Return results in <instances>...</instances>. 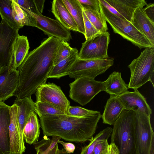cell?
I'll list each match as a JSON object with an SVG mask.
<instances>
[{
	"label": "cell",
	"instance_id": "cell-1",
	"mask_svg": "<svg viewBox=\"0 0 154 154\" xmlns=\"http://www.w3.org/2000/svg\"><path fill=\"white\" fill-rule=\"evenodd\" d=\"M60 40L55 37H49L44 39L38 47L29 52L17 69L19 83L14 94L16 99L31 97L38 87L46 83L54 66Z\"/></svg>",
	"mask_w": 154,
	"mask_h": 154
},
{
	"label": "cell",
	"instance_id": "cell-2",
	"mask_svg": "<svg viewBox=\"0 0 154 154\" xmlns=\"http://www.w3.org/2000/svg\"><path fill=\"white\" fill-rule=\"evenodd\" d=\"M101 117L93 111L82 117L63 115L39 117L44 136H57L66 141L76 143L90 141Z\"/></svg>",
	"mask_w": 154,
	"mask_h": 154
},
{
	"label": "cell",
	"instance_id": "cell-3",
	"mask_svg": "<svg viewBox=\"0 0 154 154\" xmlns=\"http://www.w3.org/2000/svg\"><path fill=\"white\" fill-rule=\"evenodd\" d=\"M135 112L124 109L113 124L111 142L118 148L119 154H137L134 133Z\"/></svg>",
	"mask_w": 154,
	"mask_h": 154
},
{
	"label": "cell",
	"instance_id": "cell-4",
	"mask_svg": "<svg viewBox=\"0 0 154 154\" xmlns=\"http://www.w3.org/2000/svg\"><path fill=\"white\" fill-rule=\"evenodd\" d=\"M131 76L128 88L134 90L150 81L154 87V48H146L128 66Z\"/></svg>",
	"mask_w": 154,
	"mask_h": 154
},
{
	"label": "cell",
	"instance_id": "cell-5",
	"mask_svg": "<svg viewBox=\"0 0 154 154\" xmlns=\"http://www.w3.org/2000/svg\"><path fill=\"white\" fill-rule=\"evenodd\" d=\"M100 12L115 33L131 42L140 49L154 48L147 38L131 22L111 13L100 3Z\"/></svg>",
	"mask_w": 154,
	"mask_h": 154
},
{
	"label": "cell",
	"instance_id": "cell-6",
	"mask_svg": "<svg viewBox=\"0 0 154 154\" xmlns=\"http://www.w3.org/2000/svg\"><path fill=\"white\" fill-rule=\"evenodd\" d=\"M150 116L135 112L134 133L137 154H154V133Z\"/></svg>",
	"mask_w": 154,
	"mask_h": 154
},
{
	"label": "cell",
	"instance_id": "cell-7",
	"mask_svg": "<svg viewBox=\"0 0 154 154\" xmlns=\"http://www.w3.org/2000/svg\"><path fill=\"white\" fill-rule=\"evenodd\" d=\"M69 86L70 98L83 106L89 102L98 93L105 90L104 82L87 77L75 79Z\"/></svg>",
	"mask_w": 154,
	"mask_h": 154
},
{
	"label": "cell",
	"instance_id": "cell-8",
	"mask_svg": "<svg viewBox=\"0 0 154 154\" xmlns=\"http://www.w3.org/2000/svg\"><path fill=\"white\" fill-rule=\"evenodd\" d=\"M114 59L111 57L96 60H76L70 68L68 75L76 79L82 77L94 79L104 73L114 64Z\"/></svg>",
	"mask_w": 154,
	"mask_h": 154
},
{
	"label": "cell",
	"instance_id": "cell-9",
	"mask_svg": "<svg viewBox=\"0 0 154 154\" xmlns=\"http://www.w3.org/2000/svg\"><path fill=\"white\" fill-rule=\"evenodd\" d=\"M110 41V34L107 31L100 33L85 40L82 44L77 58L89 60L109 57L108 49Z\"/></svg>",
	"mask_w": 154,
	"mask_h": 154
},
{
	"label": "cell",
	"instance_id": "cell-10",
	"mask_svg": "<svg viewBox=\"0 0 154 154\" xmlns=\"http://www.w3.org/2000/svg\"><path fill=\"white\" fill-rule=\"evenodd\" d=\"M36 102L45 103L66 114L70 103L60 88L53 83H45L35 92Z\"/></svg>",
	"mask_w": 154,
	"mask_h": 154
},
{
	"label": "cell",
	"instance_id": "cell-11",
	"mask_svg": "<svg viewBox=\"0 0 154 154\" xmlns=\"http://www.w3.org/2000/svg\"><path fill=\"white\" fill-rule=\"evenodd\" d=\"M19 29L2 19L0 23V68L9 66L11 63L14 45L19 35Z\"/></svg>",
	"mask_w": 154,
	"mask_h": 154
},
{
	"label": "cell",
	"instance_id": "cell-12",
	"mask_svg": "<svg viewBox=\"0 0 154 154\" xmlns=\"http://www.w3.org/2000/svg\"><path fill=\"white\" fill-rule=\"evenodd\" d=\"M36 22V27L43 31L48 37H52L66 42L72 38L70 30L63 26L58 20L31 12Z\"/></svg>",
	"mask_w": 154,
	"mask_h": 154
},
{
	"label": "cell",
	"instance_id": "cell-13",
	"mask_svg": "<svg viewBox=\"0 0 154 154\" xmlns=\"http://www.w3.org/2000/svg\"><path fill=\"white\" fill-rule=\"evenodd\" d=\"M14 103L17 107V119L20 137V153L23 154L26 147L23 131L30 114L35 112V103L31 97L16 99Z\"/></svg>",
	"mask_w": 154,
	"mask_h": 154
},
{
	"label": "cell",
	"instance_id": "cell-14",
	"mask_svg": "<svg viewBox=\"0 0 154 154\" xmlns=\"http://www.w3.org/2000/svg\"><path fill=\"white\" fill-rule=\"evenodd\" d=\"M19 83V75L17 69L8 66L0 68V101L4 102L14 96Z\"/></svg>",
	"mask_w": 154,
	"mask_h": 154
},
{
	"label": "cell",
	"instance_id": "cell-15",
	"mask_svg": "<svg viewBox=\"0 0 154 154\" xmlns=\"http://www.w3.org/2000/svg\"><path fill=\"white\" fill-rule=\"evenodd\" d=\"M122 104L124 109L139 112L150 116L152 111L145 98L138 90L128 91L116 97Z\"/></svg>",
	"mask_w": 154,
	"mask_h": 154
},
{
	"label": "cell",
	"instance_id": "cell-16",
	"mask_svg": "<svg viewBox=\"0 0 154 154\" xmlns=\"http://www.w3.org/2000/svg\"><path fill=\"white\" fill-rule=\"evenodd\" d=\"M10 108V106L0 101V154H11L9 131Z\"/></svg>",
	"mask_w": 154,
	"mask_h": 154
},
{
	"label": "cell",
	"instance_id": "cell-17",
	"mask_svg": "<svg viewBox=\"0 0 154 154\" xmlns=\"http://www.w3.org/2000/svg\"><path fill=\"white\" fill-rule=\"evenodd\" d=\"M143 7H139L135 10L131 22L154 47V23L146 15Z\"/></svg>",
	"mask_w": 154,
	"mask_h": 154
},
{
	"label": "cell",
	"instance_id": "cell-18",
	"mask_svg": "<svg viewBox=\"0 0 154 154\" xmlns=\"http://www.w3.org/2000/svg\"><path fill=\"white\" fill-rule=\"evenodd\" d=\"M126 20L131 22L135 10L147 4L144 0H105Z\"/></svg>",
	"mask_w": 154,
	"mask_h": 154
},
{
	"label": "cell",
	"instance_id": "cell-19",
	"mask_svg": "<svg viewBox=\"0 0 154 154\" xmlns=\"http://www.w3.org/2000/svg\"><path fill=\"white\" fill-rule=\"evenodd\" d=\"M51 12L56 20L68 29L79 32L77 26L62 0H54Z\"/></svg>",
	"mask_w": 154,
	"mask_h": 154
},
{
	"label": "cell",
	"instance_id": "cell-20",
	"mask_svg": "<svg viewBox=\"0 0 154 154\" xmlns=\"http://www.w3.org/2000/svg\"><path fill=\"white\" fill-rule=\"evenodd\" d=\"M124 107L116 97L110 96L104 107L101 118L103 123L113 125L119 118Z\"/></svg>",
	"mask_w": 154,
	"mask_h": 154
},
{
	"label": "cell",
	"instance_id": "cell-21",
	"mask_svg": "<svg viewBox=\"0 0 154 154\" xmlns=\"http://www.w3.org/2000/svg\"><path fill=\"white\" fill-rule=\"evenodd\" d=\"M105 90L110 96L117 97L128 91V85L124 81L119 72H113L104 82Z\"/></svg>",
	"mask_w": 154,
	"mask_h": 154
},
{
	"label": "cell",
	"instance_id": "cell-22",
	"mask_svg": "<svg viewBox=\"0 0 154 154\" xmlns=\"http://www.w3.org/2000/svg\"><path fill=\"white\" fill-rule=\"evenodd\" d=\"M30 48L26 36L19 35L15 41L12 56V69H17L27 56Z\"/></svg>",
	"mask_w": 154,
	"mask_h": 154
},
{
	"label": "cell",
	"instance_id": "cell-23",
	"mask_svg": "<svg viewBox=\"0 0 154 154\" xmlns=\"http://www.w3.org/2000/svg\"><path fill=\"white\" fill-rule=\"evenodd\" d=\"M11 122L9 126L10 147L11 154H20V137L17 119V107L14 103L10 106Z\"/></svg>",
	"mask_w": 154,
	"mask_h": 154
},
{
	"label": "cell",
	"instance_id": "cell-24",
	"mask_svg": "<svg viewBox=\"0 0 154 154\" xmlns=\"http://www.w3.org/2000/svg\"><path fill=\"white\" fill-rule=\"evenodd\" d=\"M40 127L36 113L32 112L23 131L24 139L26 143L31 145L38 142L40 134Z\"/></svg>",
	"mask_w": 154,
	"mask_h": 154
},
{
	"label": "cell",
	"instance_id": "cell-25",
	"mask_svg": "<svg viewBox=\"0 0 154 154\" xmlns=\"http://www.w3.org/2000/svg\"><path fill=\"white\" fill-rule=\"evenodd\" d=\"M78 51L75 48L67 58L54 66L48 76V78L59 79L68 75L69 69L78 58Z\"/></svg>",
	"mask_w": 154,
	"mask_h": 154
},
{
	"label": "cell",
	"instance_id": "cell-26",
	"mask_svg": "<svg viewBox=\"0 0 154 154\" xmlns=\"http://www.w3.org/2000/svg\"><path fill=\"white\" fill-rule=\"evenodd\" d=\"M78 27L79 32L85 34L84 21L82 6L78 0H62Z\"/></svg>",
	"mask_w": 154,
	"mask_h": 154
},
{
	"label": "cell",
	"instance_id": "cell-27",
	"mask_svg": "<svg viewBox=\"0 0 154 154\" xmlns=\"http://www.w3.org/2000/svg\"><path fill=\"white\" fill-rule=\"evenodd\" d=\"M82 8L89 20L99 32L103 33L107 32L108 28L106 21L100 12Z\"/></svg>",
	"mask_w": 154,
	"mask_h": 154
},
{
	"label": "cell",
	"instance_id": "cell-28",
	"mask_svg": "<svg viewBox=\"0 0 154 154\" xmlns=\"http://www.w3.org/2000/svg\"><path fill=\"white\" fill-rule=\"evenodd\" d=\"M24 11L38 15L42 14L45 0H14Z\"/></svg>",
	"mask_w": 154,
	"mask_h": 154
},
{
	"label": "cell",
	"instance_id": "cell-29",
	"mask_svg": "<svg viewBox=\"0 0 154 154\" xmlns=\"http://www.w3.org/2000/svg\"><path fill=\"white\" fill-rule=\"evenodd\" d=\"M112 130L111 127H107L100 131L93 138L88 145L82 148L80 154H94V149L97 143L102 140H108L111 136Z\"/></svg>",
	"mask_w": 154,
	"mask_h": 154
},
{
	"label": "cell",
	"instance_id": "cell-30",
	"mask_svg": "<svg viewBox=\"0 0 154 154\" xmlns=\"http://www.w3.org/2000/svg\"><path fill=\"white\" fill-rule=\"evenodd\" d=\"M12 0H0V15L12 26L19 29L20 27L15 21L12 15Z\"/></svg>",
	"mask_w": 154,
	"mask_h": 154
},
{
	"label": "cell",
	"instance_id": "cell-31",
	"mask_svg": "<svg viewBox=\"0 0 154 154\" xmlns=\"http://www.w3.org/2000/svg\"><path fill=\"white\" fill-rule=\"evenodd\" d=\"M12 6L14 19L20 28L25 25L29 26V19L26 14L14 0H12Z\"/></svg>",
	"mask_w": 154,
	"mask_h": 154
},
{
	"label": "cell",
	"instance_id": "cell-32",
	"mask_svg": "<svg viewBox=\"0 0 154 154\" xmlns=\"http://www.w3.org/2000/svg\"><path fill=\"white\" fill-rule=\"evenodd\" d=\"M35 112L39 117L66 114L57 108L44 102H35Z\"/></svg>",
	"mask_w": 154,
	"mask_h": 154
},
{
	"label": "cell",
	"instance_id": "cell-33",
	"mask_svg": "<svg viewBox=\"0 0 154 154\" xmlns=\"http://www.w3.org/2000/svg\"><path fill=\"white\" fill-rule=\"evenodd\" d=\"M75 48L71 47L67 42L61 40L56 51L54 66L69 57Z\"/></svg>",
	"mask_w": 154,
	"mask_h": 154
},
{
	"label": "cell",
	"instance_id": "cell-34",
	"mask_svg": "<svg viewBox=\"0 0 154 154\" xmlns=\"http://www.w3.org/2000/svg\"><path fill=\"white\" fill-rule=\"evenodd\" d=\"M83 14L85 29V34L84 35L86 40H87L100 33L90 22L83 11Z\"/></svg>",
	"mask_w": 154,
	"mask_h": 154
},
{
	"label": "cell",
	"instance_id": "cell-35",
	"mask_svg": "<svg viewBox=\"0 0 154 154\" xmlns=\"http://www.w3.org/2000/svg\"><path fill=\"white\" fill-rule=\"evenodd\" d=\"M93 111V110H88L79 106H69L66 114L77 117H82L89 114Z\"/></svg>",
	"mask_w": 154,
	"mask_h": 154
},
{
	"label": "cell",
	"instance_id": "cell-36",
	"mask_svg": "<svg viewBox=\"0 0 154 154\" xmlns=\"http://www.w3.org/2000/svg\"><path fill=\"white\" fill-rule=\"evenodd\" d=\"M51 142V139L47 136H44L42 139L34 144L35 148L36 151L39 150L45 154H48L51 150L50 149Z\"/></svg>",
	"mask_w": 154,
	"mask_h": 154
},
{
	"label": "cell",
	"instance_id": "cell-37",
	"mask_svg": "<svg viewBox=\"0 0 154 154\" xmlns=\"http://www.w3.org/2000/svg\"><path fill=\"white\" fill-rule=\"evenodd\" d=\"M83 8L90 9L100 12L99 0H78Z\"/></svg>",
	"mask_w": 154,
	"mask_h": 154
},
{
	"label": "cell",
	"instance_id": "cell-38",
	"mask_svg": "<svg viewBox=\"0 0 154 154\" xmlns=\"http://www.w3.org/2000/svg\"><path fill=\"white\" fill-rule=\"evenodd\" d=\"M107 140H102L97 143L94 149V154H104L107 152L109 145Z\"/></svg>",
	"mask_w": 154,
	"mask_h": 154
},
{
	"label": "cell",
	"instance_id": "cell-39",
	"mask_svg": "<svg viewBox=\"0 0 154 154\" xmlns=\"http://www.w3.org/2000/svg\"><path fill=\"white\" fill-rule=\"evenodd\" d=\"M143 11L147 17L154 23V3H150L147 4Z\"/></svg>",
	"mask_w": 154,
	"mask_h": 154
},
{
	"label": "cell",
	"instance_id": "cell-40",
	"mask_svg": "<svg viewBox=\"0 0 154 154\" xmlns=\"http://www.w3.org/2000/svg\"><path fill=\"white\" fill-rule=\"evenodd\" d=\"M58 143L63 146L64 149L67 152L71 153L74 152L75 146L73 144L70 143L65 142L60 140Z\"/></svg>",
	"mask_w": 154,
	"mask_h": 154
},
{
	"label": "cell",
	"instance_id": "cell-41",
	"mask_svg": "<svg viewBox=\"0 0 154 154\" xmlns=\"http://www.w3.org/2000/svg\"><path fill=\"white\" fill-rule=\"evenodd\" d=\"M104 154H119V151L116 146L113 143H111L107 152Z\"/></svg>",
	"mask_w": 154,
	"mask_h": 154
},
{
	"label": "cell",
	"instance_id": "cell-42",
	"mask_svg": "<svg viewBox=\"0 0 154 154\" xmlns=\"http://www.w3.org/2000/svg\"><path fill=\"white\" fill-rule=\"evenodd\" d=\"M61 138L58 136H52V138L51 139V143L50 146V149L51 150L57 143L58 141L60 140Z\"/></svg>",
	"mask_w": 154,
	"mask_h": 154
},
{
	"label": "cell",
	"instance_id": "cell-43",
	"mask_svg": "<svg viewBox=\"0 0 154 154\" xmlns=\"http://www.w3.org/2000/svg\"><path fill=\"white\" fill-rule=\"evenodd\" d=\"M58 149V145L57 143L55 146L49 152L48 154H57Z\"/></svg>",
	"mask_w": 154,
	"mask_h": 154
},
{
	"label": "cell",
	"instance_id": "cell-44",
	"mask_svg": "<svg viewBox=\"0 0 154 154\" xmlns=\"http://www.w3.org/2000/svg\"><path fill=\"white\" fill-rule=\"evenodd\" d=\"M57 154H71L67 152L64 149L62 148V149H58Z\"/></svg>",
	"mask_w": 154,
	"mask_h": 154
},
{
	"label": "cell",
	"instance_id": "cell-45",
	"mask_svg": "<svg viewBox=\"0 0 154 154\" xmlns=\"http://www.w3.org/2000/svg\"><path fill=\"white\" fill-rule=\"evenodd\" d=\"M36 151V154H45L44 153L42 152L40 150H37Z\"/></svg>",
	"mask_w": 154,
	"mask_h": 154
}]
</instances>
